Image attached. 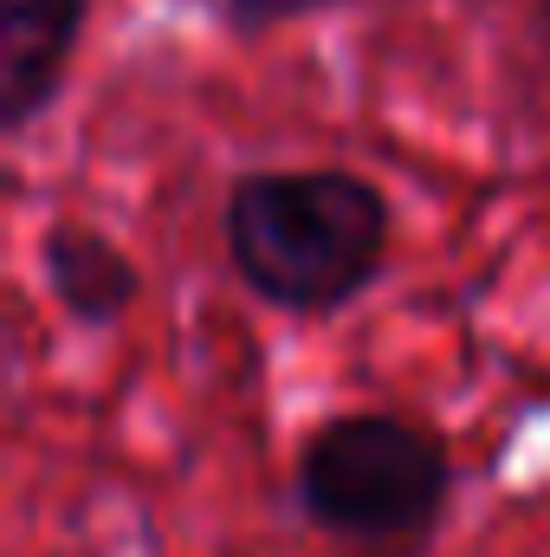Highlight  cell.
Listing matches in <instances>:
<instances>
[{
    "instance_id": "obj_4",
    "label": "cell",
    "mask_w": 550,
    "mask_h": 557,
    "mask_svg": "<svg viewBox=\"0 0 550 557\" xmlns=\"http://www.w3.org/2000/svg\"><path fill=\"white\" fill-rule=\"evenodd\" d=\"M39 278H46L52 305L72 324H85V331H111L117 318H130V305L142 298L137 260L111 234H98L85 221L46 227V240H39Z\"/></svg>"
},
{
    "instance_id": "obj_6",
    "label": "cell",
    "mask_w": 550,
    "mask_h": 557,
    "mask_svg": "<svg viewBox=\"0 0 550 557\" xmlns=\"http://www.w3.org/2000/svg\"><path fill=\"white\" fill-rule=\"evenodd\" d=\"M538 20H545V33H550V0H545V13H538Z\"/></svg>"
},
{
    "instance_id": "obj_2",
    "label": "cell",
    "mask_w": 550,
    "mask_h": 557,
    "mask_svg": "<svg viewBox=\"0 0 550 557\" xmlns=\"http://www.w3.org/2000/svg\"><path fill=\"white\" fill-rule=\"evenodd\" d=\"M453 486L460 467L447 434L396 409L324 416L291 460V499L304 525L350 552L414 557L440 532Z\"/></svg>"
},
{
    "instance_id": "obj_7",
    "label": "cell",
    "mask_w": 550,
    "mask_h": 557,
    "mask_svg": "<svg viewBox=\"0 0 550 557\" xmlns=\"http://www.w3.org/2000/svg\"><path fill=\"white\" fill-rule=\"evenodd\" d=\"M46 557H78V552H46Z\"/></svg>"
},
{
    "instance_id": "obj_3",
    "label": "cell",
    "mask_w": 550,
    "mask_h": 557,
    "mask_svg": "<svg viewBox=\"0 0 550 557\" xmlns=\"http://www.w3.org/2000/svg\"><path fill=\"white\" fill-rule=\"evenodd\" d=\"M91 0H0V131L26 137L65 91Z\"/></svg>"
},
{
    "instance_id": "obj_1",
    "label": "cell",
    "mask_w": 550,
    "mask_h": 557,
    "mask_svg": "<svg viewBox=\"0 0 550 557\" xmlns=\"http://www.w3.org/2000/svg\"><path fill=\"white\" fill-rule=\"evenodd\" d=\"M240 285L285 318L357 305L396 247L389 195L357 169H247L221 208Z\"/></svg>"
},
{
    "instance_id": "obj_5",
    "label": "cell",
    "mask_w": 550,
    "mask_h": 557,
    "mask_svg": "<svg viewBox=\"0 0 550 557\" xmlns=\"http://www.w3.org/2000/svg\"><path fill=\"white\" fill-rule=\"evenodd\" d=\"M337 7H350V0H221V33L260 46V39L285 33V26L317 20V13H337Z\"/></svg>"
}]
</instances>
